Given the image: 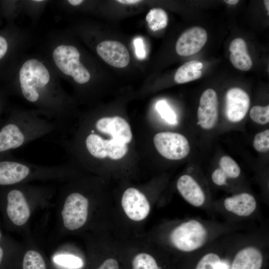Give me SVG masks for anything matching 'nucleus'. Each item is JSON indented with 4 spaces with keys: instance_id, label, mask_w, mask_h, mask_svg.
Segmentation results:
<instances>
[{
    "instance_id": "b1692460",
    "label": "nucleus",
    "mask_w": 269,
    "mask_h": 269,
    "mask_svg": "<svg viewBox=\"0 0 269 269\" xmlns=\"http://www.w3.org/2000/svg\"><path fill=\"white\" fill-rule=\"evenodd\" d=\"M251 119L260 125H266L269 122V106H255L250 112Z\"/></svg>"
},
{
    "instance_id": "9d476101",
    "label": "nucleus",
    "mask_w": 269,
    "mask_h": 269,
    "mask_svg": "<svg viewBox=\"0 0 269 269\" xmlns=\"http://www.w3.org/2000/svg\"><path fill=\"white\" fill-rule=\"evenodd\" d=\"M198 124L205 130L213 129L218 119V99L215 91L207 89L202 94L197 111Z\"/></svg>"
},
{
    "instance_id": "412c9836",
    "label": "nucleus",
    "mask_w": 269,
    "mask_h": 269,
    "mask_svg": "<svg viewBox=\"0 0 269 269\" xmlns=\"http://www.w3.org/2000/svg\"><path fill=\"white\" fill-rule=\"evenodd\" d=\"M22 269H46V264L39 253L29 250L26 252L23 257Z\"/></svg>"
},
{
    "instance_id": "a878e982",
    "label": "nucleus",
    "mask_w": 269,
    "mask_h": 269,
    "mask_svg": "<svg viewBox=\"0 0 269 269\" xmlns=\"http://www.w3.org/2000/svg\"><path fill=\"white\" fill-rule=\"evenodd\" d=\"M253 146L260 152H267L269 150V130H266L256 134L253 141Z\"/></svg>"
},
{
    "instance_id": "c85d7f7f",
    "label": "nucleus",
    "mask_w": 269,
    "mask_h": 269,
    "mask_svg": "<svg viewBox=\"0 0 269 269\" xmlns=\"http://www.w3.org/2000/svg\"><path fill=\"white\" fill-rule=\"evenodd\" d=\"M211 178L217 185L222 186L227 184L228 179L220 168L214 170L212 174Z\"/></svg>"
},
{
    "instance_id": "9b49d317",
    "label": "nucleus",
    "mask_w": 269,
    "mask_h": 269,
    "mask_svg": "<svg viewBox=\"0 0 269 269\" xmlns=\"http://www.w3.org/2000/svg\"><path fill=\"white\" fill-rule=\"evenodd\" d=\"M207 40V34L205 29L195 26L185 31L178 38L175 46L177 54L187 56L198 52Z\"/></svg>"
},
{
    "instance_id": "20e7f679",
    "label": "nucleus",
    "mask_w": 269,
    "mask_h": 269,
    "mask_svg": "<svg viewBox=\"0 0 269 269\" xmlns=\"http://www.w3.org/2000/svg\"><path fill=\"white\" fill-rule=\"evenodd\" d=\"M83 143L87 153L96 159L108 157L113 160H118L123 158L128 150L127 144L112 138L104 139L93 129L86 133Z\"/></svg>"
},
{
    "instance_id": "4468645a",
    "label": "nucleus",
    "mask_w": 269,
    "mask_h": 269,
    "mask_svg": "<svg viewBox=\"0 0 269 269\" xmlns=\"http://www.w3.org/2000/svg\"><path fill=\"white\" fill-rule=\"evenodd\" d=\"M177 188L182 197L194 207L202 206L205 201L203 191L197 182L190 175L181 176L176 183Z\"/></svg>"
},
{
    "instance_id": "f8f14e48",
    "label": "nucleus",
    "mask_w": 269,
    "mask_h": 269,
    "mask_svg": "<svg viewBox=\"0 0 269 269\" xmlns=\"http://www.w3.org/2000/svg\"><path fill=\"white\" fill-rule=\"evenodd\" d=\"M98 55L108 64L116 68H124L130 61L129 51L123 43L114 40H106L97 46Z\"/></svg>"
},
{
    "instance_id": "7ed1b4c3",
    "label": "nucleus",
    "mask_w": 269,
    "mask_h": 269,
    "mask_svg": "<svg viewBox=\"0 0 269 269\" xmlns=\"http://www.w3.org/2000/svg\"><path fill=\"white\" fill-rule=\"evenodd\" d=\"M53 58L58 69L64 74L72 77L78 84L87 83L90 73L80 62V54L74 46L60 45L53 52Z\"/></svg>"
},
{
    "instance_id": "58836bf2",
    "label": "nucleus",
    "mask_w": 269,
    "mask_h": 269,
    "mask_svg": "<svg viewBox=\"0 0 269 269\" xmlns=\"http://www.w3.org/2000/svg\"><path fill=\"white\" fill-rule=\"evenodd\" d=\"M0 237H1V233L0 232Z\"/></svg>"
},
{
    "instance_id": "72a5a7b5",
    "label": "nucleus",
    "mask_w": 269,
    "mask_h": 269,
    "mask_svg": "<svg viewBox=\"0 0 269 269\" xmlns=\"http://www.w3.org/2000/svg\"><path fill=\"white\" fill-rule=\"evenodd\" d=\"M68 2L72 5H78L83 2L82 0H69Z\"/></svg>"
},
{
    "instance_id": "1a4fd4ad",
    "label": "nucleus",
    "mask_w": 269,
    "mask_h": 269,
    "mask_svg": "<svg viewBox=\"0 0 269 269\" xmlns=\"http://www.w3.org/2000/svg\"><path fill=\"white\" fill-rule=\"evenodd\" d=\"M225 114L229 121L237 123L243 120L250 106V98L241 88L230 89L226 94Z\"/></svg>"
},
{
    "instance_id": "a211bd4d",
    "label": "nucleus",
    "mask_w": 269,
    "mask_h": 269,
    "mask_svg": "<svg viewBox=\"0 0 269 269\" xmlns=\"http://www.w3.org/2000/svg\"><path fill=\"white\" fill-rule=\"evenodd\" d=\"M203 64L198 61L192 60L185 62L176 71L174 80L178 84L187 83L200 78L202 74L201 69Z\"/></svg>"
},
{
    "instance_id": "cd10ccee",
    "label": "nucleus",
    "mask_w": 269,
    "mask_h": 269,
    "mask_svg": "<svg viewBox=\"0 0 269 269\" xmlns=\"http://www.w3.org/2000/svg\"><path fill=\"white\" fill-rule=\"evenodd\" d=\"M135 48V53L138 59L142 60L146 57L145 46L141 37H136L134 41Z\"/></svg>"
},
{
    "instance_id": "f03ea898",
    "label": "nucleus",
    "mask_w": 269,
    "mask_h": 269,
    "mask_svg": "<svg viewBox=\"0 0 269 269\" xmlns=\"http://www.w3.org/2000/svg\"><path fill=\"white\" fill-rule=\"evenodd\" d=\"M208 232L204 225L196 220L184 222L171 232L170 240L177 250L191 252L201 248L207 240Z\"/></svg>"
},
{
    "instance_id": "ddd939ff",
    "label": "nucleus",
    "mask_w": 269,
    "mask_h": 269,
    "mask_svg": "<svg viewBox=\"0 0 269 269\" xmlns=\"http://www.w3.org/2000/svg\"><path fill=\"white\" fill-rule=\"evenodd\" d=\"M6 213L15 225L22 226L28 220L30 211L24 192L18 189L9 191L7 195Z\"/></svg>"
},
{
    "instance_id": "423d86ee",
    "label": "nucleus",
    "mask_w": 269,
    "mask_h": 269,
    "mask_svg": "<svg viewBox=\"0 0 269 269\" xmlns=\"http://www.w3.org/2000/svg\"><path fill=\"white\" fill-rule=\"evenodd\" d=\"M88 200L79 192L69 194L61 212L65 227L69 230H77L85 223L88 216Z\"/></svg>"
},
{
    "instance_id": "f704fd0d",
    "label": "nucleus",
    "mask_w": 269,
    "mask_h": 269,
    "mask_svg": "<svg viewBox=\"0 0 269 269\" xmlns=\"http://www.w3.org/2000/svg\"><path fill=\"white\" fill-rule=\"evenodd\" d=\"M224 1L229 4L235 5L238 3V0H225Z\"/></svg>"
},
{
    "instance_id": "6ab92c4d",
    "label": "nucleus",
    "mask_w": 269,
    "mask_h": 269,
    "mask_svg": "<svg viewBox=\"0 0 269 269\" xmlns=\"http://www.w3.org/2000/svg\"><path fill=\"white\" fill-rule=\"evenodd\" d=\"M146 20L150 30L155 31L165 28L168 23V16L162 8H154L149 10Z\"/></svg>"
},
{
    "instance_id": "393cba45",
    "label": "nucleus",
    "mask_w": 269,
    "mask_h": 269,
    "mask_svg": "<svg viewBox=\"0 0 269 269\" xmlns=\"http://www.w3.org/2000/svg\"><path fill=\"white\" fill-rule=\"evenodd\" d=\"M155 108L161 117L168 123L172 125L177 123L176 115L166 101H158L156 104Z\"/></svg>"
},
{
    "instance_id": "4be33fe9",
    "label": "nucleus",
    "mask_w": 269,
    "mask_h": 269,
    "mask_svg": "<svg viewBox=\"0 0 269 269\" xmlns=\"http://www.w3.org/2000/svg\"><path fill=\"white\" fill-rule=\"evenodd\" d=\"M219 165L227 179L236 178L240 174L241 169L239 165L229 156H222L219 160Z\"/></svg>"
},
{
    "instance_id": "bb28decb",
    "label": "nucleus",
    "mask_w": 269,
    "mask_h": 269,
    "mask_svg": "<svg viewBox=\"0 0 269 269\" xmlns=\"http://www.w3.org/2000/svg\"><path fill=\"white\" fill-rule=\"evenodd\" d=\"M220 261V258L217 254L209 253L200 259L195 269H215L217 264Z\"/></svg>"
},
{
    "instance_id": "c756f323",
    "label": "nucleus",
    "mask_w": 269,
    "mask_h": 269,
    "mask_svg": "<svg viewBox=\"0 0 269 269\" xmlns=\"http://www.w3.org/2000/svg\"><path fill=\"white\" fill-rule=\"evenodd\" d=\"M96 269H120L118 261L113 258L106 259Z\"/></svg>"
},
{
    "instance_id": "aec40b11",
    "label": "nucleus",
    "mask_w": 269,
    "mask_h": 269,
    "mask_svg": "<svg viewBox=\"0 0 269 269\" xmlns=\"http://www.w3.org/2000/svg\"><path fill=\"white\" fill-rule=\"evenodd\" d=\"M131 269H160L155 258L145 253L136 254L132 260Z\"/></svg>"
},
{
    "instance_id": "e433bc0d",
    "label": "nucleus",
    "mask_w": 269,
    "mask_h": 269,
    "mask_svg": "<svg viewBox=\"0 0 269 269\" xmlns=\"http://www.w3.org/2000/svg\"><path fill=\"white\" fill-rule=\"evenodd\" d=\"M2 257H3V250L2 248L0 247V264L2 261Z\"/></svg>"
},
{
    "instance_id": "f3484780",
    "label": "nucleus",
    "mask_w": 269,
    "mask_h": 269,
    "mask_svg": "<svg viewBox=\"0 0 269 269\" xmlns=\"http://www.w3.org/2000/svg\"><path fill=\"white\" fill-rule=\"evenodd\" d=\"M247 50L246 42L241 38H235L231 42L230 60L237 69L248 71L252 68L253 62Z\"/></svg>"
},
{
    "instance_id": "4c0bfd02",
    "label": "nucleus",
    "mask_w": 269,
    "mask_h": 269,
    "mask_svg": "<svg viewBox=\"0 0 269 269\" xmlns=\"http://www.w3.org/2000/svg\"><path fill=\"white\" fill-rule=\"evenodd\" d=\"M34 1H36V2H39V1H40V2H41V1H43V0H34Z\"/></svg>"
},
{
    "instance_id": "39448f33",
    "label": "nucleus",
    "mask_w": 269,
    "mask_h": 269,
    "mask_svg": "<svg viewBox=\"0 0 269 269\" xmlns=\"http://www.w3.org/2000/svg\"><path fill=\"white\" fill-rule=\"evenodd\" d=\"M153 142L159 154L170 160L183 159L188 155L190 150L187 138L176 133H158L154 135Z\"/></svg>"
},
{
    "instance_id": "5701e85b",
    "label": "nucleus",
    "mask_w": 269,
    "mask_h": 269,
    "mask_svg": "<svg viewBox=\"0 0 269 269\" xmlns=\"http://www.w3.org/2000/svg\"><path fill=\"white\" fill-rule=\"evenodd\" d=\"M53 261L57 265L71 269H78L83 266V261L81 259L69 254L57 255L54 257Z\"/></svg>"
},
{
    "instance_id": "6e6552de",
    "label": "nucleus",
    "mask_w": 269,
    "mask_h": 269,
    "mask_svg": "<svg viewBox=\"0 0 269 269\" xmlns=\"http://www.w3.org/2000/svg\"><path fill=\"white\" fill-rule=\"evenodd\" d=\"M95 130L103 134H107L111 138L125 144L129 143L133 134L129 123L119 116L103 117L97 120L94 124Z\"/></svg>"
},
{
    "instance_id": "c9c22d12",
    "label": "nucleus",
    "mask_w": 269,
    "mask_h": 269,
    "mask_svg": "<svg viewBox=\"0 0 269 269\" xmlns=\"http://www.w3.org/2000/svg\"><path fill=\"white\" fill-rule=\"evenodd\" d=\"M266 8L267 10L268 11V14L269 15V0H265L264 1Z\"/></svg>"
},
{
    "instance_id": "473e14b6",
    "label": "nucleus",
    "mask_w": 269,
    "mask_h": 269,
    "mask_svg": "<svg viewBox=\"0 0 269 269\" xmlns=\"http://www.w3.org/2000/svg\"><path fill=\"white\" fill-rule=\"evenodd\" d=\"M227 267L226 263H223L221 261L217 264L215 269H228Z\"/></svg>"
},
{
    "instance_id": "f257e3e1",
    "label": "nucleus",
    "mask_w": 269,
    "mask_h": 269,
    "mask_svg": "<svg viewBox=\"0 0 269 269\" xmlns=\"http://www.w3.org/2000/svg\"><path fill=\"white\" fill-rule=\"evenodd\" d=\"M61 130L55 122L37 113L21 111L0 130V153L25 144Z\"/></svg>"
},
{
    "instance_id": "7c9ffc66",
    "label": "nucleus",
    "mask_w": 269,
    "mask_h": 269,
    "mask_svg": "<svg viewBox=\"0 0 269 269\" xmlns=\"http://www.w3.org/2000/svg\"><path fill=\"white\" fill-rule=\"evenodd\" d=\"M7 43L5 39L0 36V59L5 54L7 49Z\"/></svg>"
},
{
    "instance_id": "dca6fc26",
    "label": "nucleus",
    "mask_w": 269,
    "mask_h": 269,
    "mask_svg": "<svg viewBox=\"0 0 269 269\" xmlns=\"http://www.w3.org/2000/svg\"><path fill=\"white\" fill-rule=\"evenodd\" d=\"M263 256L256 247L249 246L241 249L236 254L231 269H261Z\"/></svg>"
},
{
    "instance_id": "0eeeda50",
    "label": "nucleus",
    "mask_w": 269,
    "mask_h": 269,
    "mask_svg": "<svg viewBox=\"0 0 269 269\" xmlns=\"http://www.w3.org/2000/svg\"><path fill=\"white\" fill-rule=\"evenodd\" d=\"M122 205L127 216L135 221L145 219L150 211V205L145 195L133 187L123 193Z\"/></svg>"
},
{
    "instance_id": "2eb2a0df",
    "label": "nucleus",
    "mask_w": 269,
    "mask_h": 269,
    "mask_svg": "<svg viewBox=\"0 0 269 269\" xmlns=\"http://www.w3.org/2000/svg\"><path fill=\"white\" fill-rule=\"evenodd\" d=\"M224 206L228 211L240 217H248L252 214L257 207L255 197L248 193H241L227 197Z\"/></svg>"
},
{
    "instance_id": "2f4dec72",
    "label": "nucleus",
    "mask_w": 269,
    "mask_h": 269,
    "mask_svg": "<svg viewBox=\"0 0 269 269\" xmlns=\"http://www.w3.org/2000/svg\"><path fill=\"white\" fill-rule=\"evenodd\" d=\"M117 1L123 4H133L141 2L142 1L139 0H118Z\"/></svg>"
}]
</instances>
